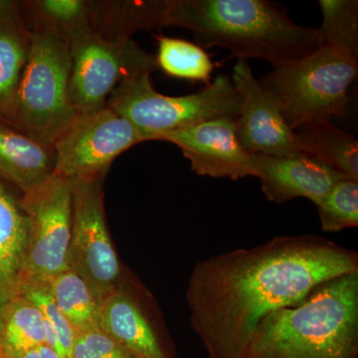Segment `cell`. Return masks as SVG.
Masks as SVG:
<instances>
[{"mask_svg": "<svg viewBox=\"0 0 358 358\" xmlns=\"http://www.w3.org/2000/svg\"><path fill=\"white\" fill-rule=\"evenodd\" d=\"M154 71H134L122 80L108 99L107 106L134 127L141 140L159 141L164 134L211 120L240 114L241 98L227 75L189 95L160 94L152 86Z\"/></svg>", "mask_w": 358, "mask_h": 358, "instance_id": "277c9868", "label": "cell"}, {"mask_svg": "<svg viewBox=\"0 0 358 358\" xmlns=\"http://www.w3.org/2000/svg\"><path fill=\"white\" fill-rule=\"evenodd\" d=\"M252 157L264 195L277 204L303 197L317 206L331 187L345 178L307 155Z\"/></svg>", "mask_w": 358, "mask_h": 358, "instance_id": "5bb4252c", "label": "cell"}, {"mask_svg": "<svg viewBox=\"0 0 358 358\" xmlns=\"http://www.w3.org/2000/svg\"><path fill=\"white\" fill-rule=\"evenodd\" d=\"M30 50L7 119L35 140L53 145L79 117L69 98V42L30 33Z\"/></svg>", "mask_w": 358, "mask_h": 358, "instance_id": "8992f818", "label": "cell"}, {"mask_svg": "<svg viewBox=\"0 0 358 358\" xmlns=\"http://www.w3.org/2000/svg\"><path fill=\"white\" fill-rule=\"evenodd\" d=\"M54 167L53 145L35 140L11 122H0V178L25 192L48 178Z\"/></svg>", "mask_w": 358, "mask_h": 358, "instance_id": "9a60e30c", "label": "cell"}, {"mask_svg": "<svg viewBox=\"0 0 358 358\" xmlns=\"http://www.w3.org/2000/svg\"><path fill=\"white\" fill-rule=\"evenodd\" d=\"M0 317V338L11 357L45 345L43 315L22 294L7 303Z\"/></svg>", "mask_w": 358, "mask_h": 358, "instance_id": "44dd1931", "label": "cell"}, {"mask_svg": "<svg viewBox=\"0 0 358 358\" xmlns=\"http://www.w3.org/2000/svg\"><path fill=\"white\" fill-rule=\"evenodd\" d=\"M21 16L30 33H49L69 42L89 26V0H30L20 4Z\"/></svg>", "mask_w": 358, "mask_h": 358, "instance_id": "ffe728a7", "label": "cell"}, {"mask_svg": "<svg viewBox=\"0 0 358 358\" xmlns=\"http://www.w3.org/2000/svg\"><path fill=\"white\" fill-rule=\"evenodd\" d=\"M69 98L79 115L107 106L110 94L134 71L157 68L154 56L133 39L110 41L86 26L69 40Z\"/></svg>", "mask_w": 358, "mask_h": 358, "instance_id": "ba28073f", "label": "cell"}, {"mask_svg": "<svg viewBox=\"0 0 358 358\" xmlns=\"http://www.w3.org/2000/svg\"><path fill=\"white\" fill-rule=\"evenodd\" d=\"M159 141L178 147L197 176L231 180L258 178L253 157L238 141L236 119L211 120L164 134Z\"/></svg>", "mask_w": 358, "mask_h": 358, "instance_id": "7c38bea8", "label": "cell"}, {"mask_svg": "<svg viewBox=\"0 0 358 358\" xmlns=\"http://www.w3.org/2000/svg\"><path fill=\"white\" fill-rule=\"evenodd\" d=\"M29 226L17 200L0 183V308L21 291Z\"/></svg>", "mask_w": 358, "mask_h": 358, "instance_id": "2e32d148", "label": "cell"}, {"mask_svg": "<svg viewBox=\"0 0 358 358\" xmlns=\"http://www.w3.org/2000/svg\"><path fill=\"white\" fill-rule=\"evenodd\" d=\"M150 300L121 287L100 303L99 326L136 358H171Z\"/></svg>", "mask_w": 358, "mask_h": 358, "instance_id": "4fadbf2b", "label": "cell"}, {"mask_svg": "<svg viewBox=\"0 0 358 358\" xmlns=\"http://www.w3.org/2000/svg\"><path fill=\"white\" fill-rule=\"evenodd\" d=\"M141 141L134 127L108 106L80 115L54 141L53 173L70 180L107 176L112 162Z\"/></svg>", "mask_w": 358, "mask_h": 358, "instance_id": "30bf717a", "label": "cell"}, {"mask_svg": "<svg viewBox=\"0 0 358 358\" xmlns=\"http://www.w3.org/2000/svg\"><path fill=\"white\" fill-rule=\"evenodd\" d=\"M20 4H0V115L8 117L30 50Z\"/></svg>", "mask_w": 358, "mask_h": 358, "instance_id": "e0dca14e", "label": "cell"}, {"mask_svg": "<svg viewBox=\"0 0 358 358\" xmlns=\"http://www.w3.org/2000/svg\"><path fill=\"white\" fill-rule=\"evenodd\" d=\"M358 272V253L315 235L279 236L199 261L186 289L193 331L208 358H236L268 313L322 282Z\"/></svg>", "mask_w": 358, "mask_h": 358, "instance_id": "6da1fadb", "label": "cell"}, {"mask_svg": "<svg viewBox=\"0 0 358 358\" xmlns=\"http://www.w3.org/2000/svg\"><path fill=\"white\" fill-rule=\"evenodd\" d=\"M358 272L320 284L268 313L236 358H357Z\"/></svg>", "mask_w": 358, "mask_h": 358, "instance_id": "3957f363", "label": "cell"}, {"mask_svg": "<svg viewBox=\"0 0 358 358\" xmlns=\"http://www.w3.org/2000/svg\"><path fill=\"white\" fill-rule=\"evenodd\" d=\"M20 206L29 226L22 289L28 285L48 282L69 268L72 180L52 173L23 192Z\"/></svg>", "mask_w": 358, "mask_h": 358, "instance_id": "9c48e42d", "label": "cell"}, {"mask_svg": "<svg viewBox=\"0 0 358 358\" xmlns=\"http://www.w3.org/2000/svg\"><path fill=\"white\" fill-rule=\"evenodd\" d=\"M47 282L56 305L76 334L100 327V305L80 275L68 268Z\"/></svg>", "mask_w": 358, "mask_h": 358, "instance_id": "7402d4cb", "label": "cell"}, {"mask_svg": "<svg viewBox=\"0 0 358 358\" xmlns=\"http://www.w3.org/2000/svg\"><path fill=\"white\" fill-rule=\"evenodd\" d=\"M162 0L90 1V27L110 41L131 39L138 30L160 28Z\"/></svg>", "mask_w": 358, "mask_h": 358, "instance_id": "ac0fdd59", "label": "cell"}, {"mask_svg": "<svg viewBox=\"0 0 358 358\" xmlns=\"http://www.w3.org/2000/svg\"><path fill=\"white\" fill-rule=\"evenodd\" d=\"M20 294L37 306L43 315L45 322L55 331L59 345V357L72 358L76 331L71 326L69 320L66 319L65 315L59 310L49 291L48 282L28 285L23 287Z\"/></svg>", "mask_w": 358, "mask_h": 358, "instance_id": "484cf974", "label": "cell"}, {"mask_svg": "<svg viewBox=\"0 0 358 358\" xmlns=\"http://www.w3.org/2000/svg\"><path fill=\"white\" fill-rule=\"evenodd\" d=\"M0 358H13L6 350V345L2 343L1 338H0Z\"/></svg>", "mask_w": 358, "mask_h": 358, "instance_id": "f1b7e54d", "label": "cell"}, {"mask_svg": "<svg viewBox=\"0 0 358 358\" xmlns=\"http://www.w3.org/2000/svg\"><path fill=\"white\" fill-rule=\"evenodd\" d=\"M106 176L72 180L68 267L87 282L99 305L124 286L121 264L106 222Z\"/></svg>", "mask_w": 358, "mask_h": 358, "instance_id": "52a82bcc", "label": "cell"}, {"mask_svg": "<svg viewBox=\"0 0 358 358\" xmlns=\"http://www.w3.org/2000/svg\"><path fill=\"white\" fill-rule=\"evenodd\" d=\"M357 58L324 44L301 60L274 68L260 80L289 128L345 117L348 89L357 76Z\"/></svg>", "mask_w": 358, "mask_h": 358, "instance_id": "5b68a950", "label": "cell"}, {"mask_svg": "<svg viewBox=\"0 0 358 358\" xmlns=\"http://www.w3.org/2000/svg\"><path fill=\"white\" fill-rule=\"evenodd\" d=\"M72 358H136L100 327L76 334Z\"/></svg>", "mask_w": 358, "mask_h": 358, "instance_id": "4316f807", "label": "cell"}, {"mask_svg": "<svg viewBox=\"0 0 358 358\" xmlns=\"http://www.w3.org/2000/svg\"><path fill=\"white\" fill-rule=\"evenodd\" d=\"M157 68L171 77L211 83L214 64L199 45L164 35H157Z\"/></svg>", "mask_w": 358, "mask_h": 358, "instance_id": "603a6c76", "label": "cell"}, {"mask_svg": "<svg viewBox=\"0 0 358 358\" xmlns=\"http://www.w3.org/2000/svg\"><path fill=\"white\" fill-rule=\"evenodd\" d=\"M231 81L241 98L236 136L250 155H305L279 106L254 76L248 61L238 60Z\"/></svg>", "mask_w": 358, "mask_h": 358, "instance_id": "8fae6325", "label": "cell"}, {"mask_svg": "<svg viewBox=\"0 0 358 358\" xmlns=\"http://www.w3.org/2000/svg\"><path fill=\"white\" fill-rule=\"evenodd\" d=\"M317 207L320 226L324 232L357 228L358 180L341 179Z\"/></svg>", "mask_w": 358, "mask_h": 358, "instance_id": "d4e9b609", "label": "cell"}, {"mask_svg": "<svg viewBox=\"0 0 358 358\" xmlns=\"http://www.w3.org/2000/svg\"><path fill=\"white\" fill-rule=\"evenodd\" d=\"M162 27L185 28L204 50L220 47L229 52L228 59H261L273 68L324 45L317 28L296 24L268 0H162Z\"/></svg>", "mask_w": 358, "mask_h": 358, "instance_id": "7a4b0ae2", "label": "cell"}, {"mask_svg": "<svg viewBox=\"0 0 358 358\" xmlns=\"http://www.w3.org/2000/svg\"><path fill=\"white\" fill-rule=\"evenodd\" d=\"M14 358H60V357L50 346L43 345L28 350V352Z\"/></svg>", "mask_w": 358, "mask_h": 358, "instance_id": "83f0119b", "label": "cell"}, {"mask_svg": "<svg viewBox=\"0 0 358 358\" xmlns=\"http://www.w3.org/2000/svg\"><path fill=\"white\" fill-rule=\"evenodd\" d=\"M322 22L319 31L324 44L338 47L357 58V0H320Z\"/></svg>", "mask_w": 358, "mask_h": 358, "instance_id": "cb8c5ba5", "label": "cell"}, {"mask_svg": "<svg viewBox=\"0 0 358 358\" xmlns=\"http://www.w3.org/2000/svg\"><path fill=\"white\" fill-rule=\"evenodd\" d=\"M301 152L324 166L358 180V141L329 122L305 124L294 131Z\"/></svg>", "mask_w": 358, "mask_h": 358, "instance_id": "d6986e66", "label": "cell"}]
</instances>
